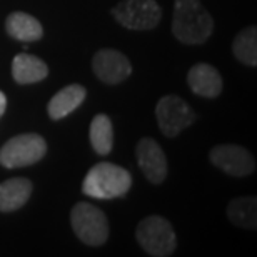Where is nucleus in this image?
Segmentation results:
<instances>
[{
	"label": "nucleus",
	"instance_id": "f257e3e1",
	"mask_svg": "<svg viewBox=\"0 0 257 257\" xmlns=\"http://www.w3.org/2000/svg\"><path fill=\"white\" fill-rule=\"evenodd\" d=\"M214 30V20L200 0H176L172 34L187 45L204 44Z\"/></svg>",
	"mask_w": 257,
	"mask_h": 257
},
{
	"label": "nucleus",
	"instance_id": "f03ea898",
	"mask_svg": "<svg viewBox=\"0 0 257 257\" xmlns=\"http://www.w3.org/2000/svg\"><path fill=\"white\" fill-rule=\"evenodd\" d=\"M132 177L124 167L110 162H100L87 172L82 182V192L95 199H115L131 191Z\"/></svg>",
	"mask_w": 257,
	"mask_h": 257
},
{
	"label": "nucleus",
	"instance_id": "7ed1b4c3",
	"mask_svg": "<svg viewBox=\"0 0 257 257\" xmlns=\"http://www.w3.org/2000/svg\"><path fill=\"white\" fill-rule=\"evenodd\" d=\"M136 239L139 245L154 257L172 255L177 245L176 232L171 222L161 215H149L141 220L136 230Z\"/></svg>",
	"mask_w": 257,
	"mask_h": 257
},
{
	"label": "nucleus",
	"instance_id": "20e7f679",
	"mask_svg": "<svg viewBox=\"0 0 257 257\" xmlns=\"http://www.w3.org/2000/svg\"><path fill=\"white\" fill-rule=\"evenodd\" d=\"M47 152V142L39 134H20L12 137L0 149V166L5 169L27 167L42 161Z\"/></svg>",
	"mask_w": 257,
	"mask_h": 257
},
{
	"label": "nucleus",
	"instance_id": "39448f33",
	"mask_svg": "<svg viewBox=\"0 0 257 257\" xmlns=\"http://www.w3.org/2000/svg\"><path fill=\"white\" fill-rule=\"evenodd\" d=\"M70 224L77 237L87 245H102L109 237V222L104 210L89 202H79L72 207Z\"/></svg>",
	"mask_w": 257,
	"mask_h": 257
},
{
	"label": "nucleus",
	"instance_id": "423d86ee",
	"mask_svg": "<svg viewBox=\"0 0 257 257\" xmlns=\"http://www.w3.org/2000/svg\"><path fill=\"white\" fill-rule=\"evenodd\" d=\"M117 22L131 30H151L162 19V9L156 0H122L112 10Z\"/></svg>",
	"mask_w": 257,
	"mask_h": 257
},
{
	"label": "nucleus",
	"instance_id": "0eeeda50",
	"mask_svg": "<svg viewBox=\"0 0 257 257\" xmlns=\"http://www.w3.org/2000/svg\"><path fill=\"white\" fill-rule=\"evenodd\" d=\"M157 124L166 137H176L184 128L191 127L197 115L184 99L177 95H166L156 107Z\"/></svg>",
	"mask_w": 257,
	"mask_h": 257
},
{
	"label": "nucleus",
	"instance_id": "6e6552de",
	"mask_svg": "<svg viewBox=\"0 0 257 257\" xmlns=\"http://www.w3.org/2000/svg\"><path fill=\"white\" fill-rule=\"evenodd\" d=\"M210 162L222 172L234 177L250 176L255 171V161L249 151L235 144H220L210 149Z\"/></svg>",
	"mask_w": 257,
	"mask_h": 257
},
{
	"label": "nucleus",
	"instance_id": "1a4fd4ad",
	"mask_svg": "<svg viewBox=\"0 0 257 257\" xmlns=\"http://www.w3.org/2000/svg\"><path fill=\"white\" fill-rule=\"evenodd\" d=\"M137 162L144 176L147 177L149 182L152 184H162L167 177L169 164L167 157L164 154L162 147L154 141V139L144 137L139 141L137 149Z\"/></svg>",
	"mask_w": 257,
	"mask_h": 257
},
{
	"label": "nucleus",
	"instance_id": "9d476101",
	"mask_svg": "<svg viewBox=\"0 0 257 257\" xmlns=\"http://www.w3.org/2000/svg\"><path fill=\"white\" fill-rule=\"evenodd\" d=\"M94 74L102 82L110 85L120 84L132 74V65L128 59L119 50L114 49H102L94 55L92 60Z\"/></svg>",
	"mask_w": 257,
	"mask_h": 257
},
{
	"label": "nucleus",
	"instance_id": "9b49d317",
	"mask_svg": "<svg viewBox=\"0 0 257 257\" xmlns=\"http://www.w3.org/2000/svg\"><path fill=\"white\" fill-rule=\"evenodd\" d=\"M187 84L194 94L214 99L222 92V77L210 64H195L187 74Z\"/></svg>",
	"mask_w": 257,
	"mask_h": 257
},
{
	"label": "nucleus",
	"instance_id": "f8f14e48",
	"mask_svg": "<svg viewBox=\"0 0 257 257\" xmlns=\"http://www.w3.org/2000/svg\"><path fill=\"white\" fill-rule=\"evenodd\" d=\"M85 95H87L85 87L79 84H72V85L64 87V89H60L57 94L50 99L47 105V112H49L50 119L59 120L72 114V112L84 102Z\"/></svg>",
	"mask_w": 257,
	"mask_h": 257
},
{
	"label": "nucleus",
	"instance_id": "ddd939ff",
	"mask_svg": "<svg viewBox=\"0 0 257 257\" xmlns=\"http://www.w3.org/2000/svg\"><path fill=\"white\" fill-rule=\"evenodd\" d=\"M32 195V182L24 177H14L0 184V212H12L27 204Z\"/></svg>",
	"mask_w": 257,
	"mask_h": 257
},
{
	"label": "nucleus",
	"instance_id": "4468645a",
	"mask_svg": "<svg viewBox=\"0 0 257 257\" xmlns=\"http://www.w3.org/2000/svg\"><path fill=\"white\" fill-rule=\"evenodd\" d=\"M12 75L17 84H35L49 75V67L42 59L35 55L19 54L12 62Z\"/></svg>",
	"mask_w": 257,
	"mask_h": 257
},
{
	"label": "nucleus",
	"instance_id": "2eb2a0df",
	"mask_svg": "<svg viewBox=\"0 0 257 257\" xmlns=\"http://www.w3.org/2000/svg\"><path fill=\"white\" fill-rule=\"evenodd\" d=\"M5 30L10 37L22 42H35L42 39V25L35 17L25 12H14L5 20Z\"/></svg>",
	"mask_w": 257,
	"mask_h": 257
},
{
	"label": "nucleus",
	"instance_id": "dca6fc26",
	"mask_svg": "<svg viewBox=\"0 0 257 257\" xmlns=\"http://www.w3.org/2000/svg\"><path fill=\"white\" fill-rule=\"evenodd\" d=\"M227 215L234 225L244 229L257 227V199L254 195H244L230 200L227 205Z\"/></svg>",
	"mask_w": 257,
	"mask_h": 257
},
{
	"label": "nucleus",
	"instance_id": "f3484780",
	"mask_svg": "<svg viewBox=\"0 0 257 257\" xmlns=\"http://www.w3.org/2000/svg\"><path fill=\"white\" fill-rule=\"evenodd\" d=\"M89 139L92 149L100 154V156H107L112 151L114 146V127L105 114H97L90 122L89 127Z\"/></svg>",
	"mask_w": 257,
	"mask_h": 257
},
{
	"label": "nucleus",
	"instance_id": "a211bd4d",
	"mask_svg": "<svg viewBox=\"0 0 257 257\" xmlns=\"http://www.w3.org/2000/svg\"><path fill=\"white\" fill-rule=\"evenodd\" d=\"M232 52L235 59L245 65H257V29L247 27L237 34L232 42Z\"/></svg>",
	"mask_w": 257,
	"mask_h": 257
},
{
	"label": "nucleus",
	"instance_id": "6ab92c4d",
	"mask_svg": "<svg viewBox=\"0 0 257 257\" xmlns=\"http://www.w3.org/2000/svg\"><path fill=\"white\" fill-rule=\"evenodd\" d=\"M5 109H7V97H5L4 92L0 90V117L4 115Z\"/></svg>",
	"mask_w": 257,
	"mask_h": 257
}]
</instances>
